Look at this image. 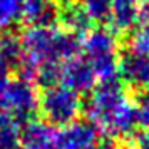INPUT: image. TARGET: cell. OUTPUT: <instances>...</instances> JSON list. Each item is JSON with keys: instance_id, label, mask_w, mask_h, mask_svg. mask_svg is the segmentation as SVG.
<instances>
[{"instance_id": "cell-20", "label": "cell", "mask_w": 149, "mask_h": 149, "mask_svg": "<svg viewBox=\"0 0 149 149\" xmlns=\"http://www.w3.org/2000/svg\"><path fill=\"white\" fill-rule=\"evenodd\" d=\"M137 25H149V0L137 2Z\"/></svg>"}, {"instance_id": "cell-5", "label": "cell", "mask_w": 149, "mask_h": 149, "mask_svg": "<svg viewBox=\"0 0 149 149\" xmlns=\"http://www.w3.org/2000/svg\"><path fill=\"white\" fill-rule=\"evenodd\" d=\"M0 111L14 122H29L39 111V92L35 82L27 77L10 79L0 97Z\"/></svg>"}, {"instance_id": "cell-19", "label": "cell", "mask_w": 149, "mask_h": 149, "mask_svg": "<svg viewBox=\"0 0 149 149\" xmlns=\"http://www.w3.org/2000/svg\"><path fill=\"white\" fill-rule=\"evenodd\" d=\"M126 149H149V131L142 129L141 132H134L127 137Z\"/></svg>"}, {"instance_id": "cell-2", "label": "cell", "mask_w": 149, "mask_h": 149, "mask_svg": "<svg viewBox=\"0 0 149 149\" xmlns=\"http://www.w3.org/2000/svg\"><path fill=\"white\" fill-rule=\"evenodd\" d=\"M89 122L107 139H122L134 134L137 107L121 82H104L92 89L86 104Z\"/></svg>"}, {"instance_id": "cell-9", "label": "cell", "mask_w": 149, "mask_h": 149, "mask_svg": "<svg viewBox=\"0 0 149 149\" xmlns=\"http://www.w3.org/2000/svg\"><path fill=\"white\" fill-rule=\"evenodd\" d=\"M57 131L45 121H29L20 129V149H55Z\"/></svg>"}, {"instance_id": "cell-11", "label": "cell", "mask_w": 149, "mask_h": 149, "mask_svg": "<svg viewBox=\"0 0 149 149\" xmlns=\"http://www.w3.org/2000/svg\"><path fill=\"white\" fill-rule=\"evenodd\" d=\"M109 24L114 34H126L137 25V0H112Z\"/></svg>"}, {"instance_id": "cell-8", "label": "cell", "mask_w": 149, "mask_h": 149, "mask_svg": "<svg viewBox=\"0 0 149 149\" xmlns=\"http://www.w3.org/2000/svg\"><path fill=\"white\" fill-rule=\"evenodd\" d=\"M117 75L131 87L149 89V57L127 49L119 55Z\"/></svg>"}, {"instance_id": "cell-17", "label": "cell", "mask_w": 149, "mask_h": 149, "mask_svg": "<svg viewBox=\"0 0 149 149\" xmlns=\"http://www.w3.org/2000/svg\"><path fill=\"white\" fill-rule=\"evenodd\" d=\"M129 50L149 57V25H136L129 37Z\"/></svg>"}, {"instance_id": "cell-23", "label": "cell", "mask_w": 149, "mask_h": 149, "mask_svg": "<svg viewBox=\"0 0 149 149\" xmlns=\"http://www.w3.org/2000/svg\"><path fill=\"white\" fill-rule=\"evenodd\" d=\"M54 2H55V0H54ZM57 2H67V0H57Z\"/></svg>"}, {"instance_id": "cell-13", "label": "cell", "mask_w": 149, "mask_h": 149, "mask_svg": "<svg viewBox=\"0 0 149 149\" xmlns=\"http://www.w3.org/2000/svg\"><path fill=\"white\" fill-rule=\"evenodd\" d=\"M0 61L8 67H19L22 61V45L20 37L12 32H3L0 35Z\"/></svg>"}, {"instance_id": "cell-16", "label": "cell", "mask_w": 149, "mask_h": 149, "mask_svg": "<svg viewBox=\"0 0 149 149\" xmlns=\"http://www.w3.org/2000/svg\"><path fill=\"white\" fill-rule=\"evenodd\" d=\"M0 149H20V127L8 121L0 126Z\"/></svg>"}, {"instance_id": "cell-18", "label": "cell", "mask_w": 149, "mask_h": 149, "mask_svg": "<svg viewBox=\"0 0 149 149\" xmlns=\"http://www.w3.org/2000/svg\"><path fill=\"white\" fill-rule=\"evenodd\" d=\"M136 107H137V124L142 129L149 131V89L141 95Z\"/></svg>"}, {"instance_id": "cell-10", "label": "cell", "mask_w": 149, "mask_h": 149, "mask_svg": "<svg viewBox=\"0 0 149 149\" xmlns=\"http://www.w3.org/2000/svg\"><path fill=\"white\" fill-rule=\"evenodd\" d=\"M57 15V7L54 0H22L20 20L29 27L32 25H47Z\"/></svg>"}, {"instance_id": "cell-7", "label": "cell", "mask_w": 149, "mask_h": 149, "mask_svg": "<svg viewBox=\"0 0 149 149\" xmlns=\"http://www.w3.org/2000/svg\"><path fill=\"white\" fill-rule=\"evenodd\" d=\"M99 131L89 121H74L55 134V149H97Z\"/></svg>"}, {"instance_id": "cell-15", "label": "cell", "mask_w": 149, "mask_h": 149, "mask_svg": "<svg viewBox=\"0 0 149 149\" xmlns=\"http://www.w3.org/2000/svg\"><path fill=\"white\" fill-rule=\"evenodd\" d=\"M22 0H0V27L8 29L20 20Z\"/></svg>"}, {"instance_id": "cell-12", "label": "cell", "mask_w": 149, "mask_h": 149, "mask_svg": "<svg viewBox=\"0 0 149 149\" xmlns=\"http://www.w3.org/2000/svg\"><path fill=\"white\" fill-rule=\"evenodd\" d=\"M75 3L89 24H109L112 0H77Z\"/></svg>"}, {"instance_id": "cell-3", "label": "cell", "mask_w": 149, "mask_h": 149, "mask_svg": "<svg viewBox=\"0 0 149 149\" xmlns=\"http://www.w3.org/2000/svg\"><path fill=\"white\" fill-rule=\"evenodd\" d=\"M79 54L94 72L101 84L112 82L117 77L119 44L116 34L109 29H89L79 39Z\"/></svg>"}, {"instance_id": "cell-21", "label": "cell", "mask_w": 149, "mask_h": 149, "mask_svg": "<svg viewBox=\"0 0 149 149\" xmlns=\"http://www.w3.org/2000/svg\"><path fill=\"white\" fill-rule=\"evenodd\" d=\"M8 82H10V67L0 61V97H2Z\"/></svg>"}, {"instance_id": "cell-22", "label": "cell", "mask_w": 149, "mask_h": 149, "mask_svg": "<svg viewBox=\"0 0 149 149\" xmlns=\"http://www.w3.org/2000/svg\"><path fill=\"white\" fill-rule=\"evenodd\" d=\"M8 121H10V119H8V117L3 114L2 111H0V126H3V124H5V122H8Z\"/></svg>"}, {"instance_id": "cell-14", "label": "cell", "mask_w": 149, "mask_h": 149, "mask_svg": "<svg viewBox=\"0 0 149 149\" xmlns=\"http://www.w3.org/2000/svg\"><path fill=\"white\" fill-rule=\"evenodd\" d=\"M62 27L67 32H70L72 35L81 39L91 27V24L87 22V19L84 17V14L81 12V8L77 7V3H67L65 8L62 10Z\"/></svg>"}, {"instance_id": "cell-4", "label": "cell", "mask_w": 149, "mask_h": 149, "mask_svg": "<svg viewBox=\"0 0 149 149\" xmlns=\"http://www.w3.org/2000/svg\"><path fill=\"white\" fill-rule=\"evenodd\" d=\"M81 94L62 84L45 86L44 92L39 95V111L44 116V121L50 126L64 127L70 122L77 121L82 112Z\"/></svg>"}, {"instance_id": "cell-6", "label": "cell", "mask_w": 149, "mask_h": 149, "mask_svg": "<svg viewBox=\"0 0 149 149\" xmlns=\"http://www.w3.org/2000/svg\"><path fill=\"white\" fill-rule=\"evenodd\" d=\"M95 82L97 81L94 77V72L91 70L89 64L84 61L81 54L59 64L57 72H55V84H62L77 94L91 92L94 89Z\"/></svg>"}, {"instance_id": "cell-1", "label": "cell", "mask_w": 149, "mask_h": 149, "mask_svg": "<svg viewBox=\"0 0 149 149\" xmlns=\"http://www.w3.org/2000/svg\"><path fill=\"white\" fill-rule=\"evenodd\" d=\"M20 75L45 86L55 84L59 64L79 54V37L54 24L27 27L20 35Z\"/></svg>"}]
</instances>
